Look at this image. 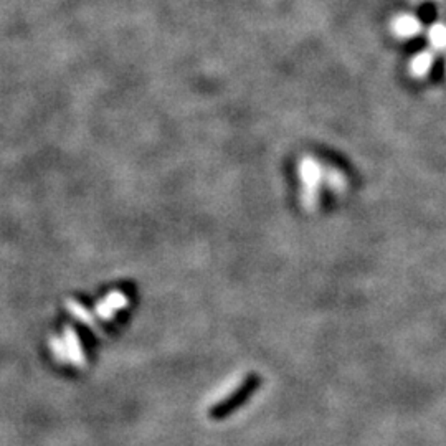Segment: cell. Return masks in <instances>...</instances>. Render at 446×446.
<instances>
[{"instance_id": "obj_1", "label": "cell", "mask_w": 446, "mask_h": 446, "mask_svg": "<svg viewBox=\"0 0 446 446\" xmlns=\"http://www.w3.org/2000/svg\"><path fill=\"white\" fill-rule=\"evenodd\" d=\"M255 387H256V379L247 380L242 387H238L237 390L231 393L229 399L220 402V404L213 405L212 408H210V417L212 418L226 417V415H229L230 412H233V410L237 408L240 404H243V402L247 400V397L250 395L253 390H255Z\"/></svg>"}]
</instances>
